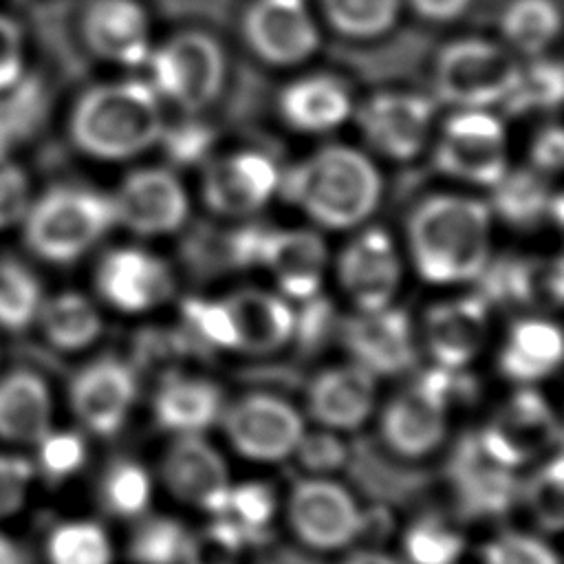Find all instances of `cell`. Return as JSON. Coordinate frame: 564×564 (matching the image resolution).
<instances>
[{
  "mask_svg": "<svg viewBox=\"0 0 564 564\" xmlns=\"http://www.w3.org/2000/svg\"><path fill=\"white\" fill-rule=\"evenodd\" d=\"M520 75L513 51L485 37L449 42L436 57L434 86L443 101L458 108L505 104Z\"/></svg>",
  "mask_w": 564,
  "mask_h": 564,
  "instance_id": "obj_6",
  "label": "cell"
},
{
  "mask_svg": "<svg viewBox=\"0 0 564 564\" xmlns=\"http://www.w3.org/2000/svg\"><path fill=\"white\" fill-rule=\"evenodd\" d=\"M352 482L383 507H405L423 498L430 489V476L388 456L368 438H357L346 454Z\"/></svg>",
  "mask_w": 564,
  "mask_h": 564,
  "instance_id": "obj_26",
  "label": "cell"
},
{
  "mask_svg": "<svg viewBox=\"0 0 564 564\" xmlns=\"http://www.w3.org/2000/svg\"><path fill=\"white\" fill-rule=\"evenodd\" d=\"M163 132L161 99L143 79L101 84L86 90L73 108L70 137L95 159H130L154 143Z\"/></svg>",
  "mask_w": 564,
  "mask_h": 564,
  "instance_id": "obj_3",
  "label": "cell"
},
{
  "mask_svg": "<svg viewBox=\"0 0 564 564\" xmlns=\"http://www.w3.org/2000/svg\"><path fill=\"white\" fill-rule=\"evenodd\" d=\"M482 291L478 293L487 304H529L535 295H544L555 304L562 302V260L538 264L524 258H505L487 262L478 275Z\"/></svg>",
  "mask_w": 564,
  "mask_h": 564,
  "instance_id": "obj_32",
  "label": "cell"
},
{
  "mask_svg": "<svg viewBox=\"0 0 564 564\" xmlns=\"http://www.w3.org/2000/svg\"><path fill=\"white\" fill-rule=\"evenodd\" d=\"M115 225L110 196L90 187L57 185L31 207L26 247L48 262H73Z\"/></svg>",
  "mask_w": 564,
  "mask_h": 564,
  "instance_id": "obj_4",
  "label": "cell"
},
{
  "mask_svg": "<svg viewBox=\"0 0 564 564\" xmlns=\"http://www.w3.org/2000/svg\"><path fill=\"white\" fill-rule=\"evenodd\" d=\"M485 564H557V555L538 538L502 533L482 546Z\"/></svg>",
  "mask_w": 564,
  "mask_h": 564,
  "instance_id": "obj_49",
  "label": "cell"
},
{
  "mask_svg": "<svg viewBox=\"0 0 564 564\" xmlns=\"http://www.w3.org/2000/svg\"><path fill=\"white\" fill-rule=\"evenodd\" d=\"M476 397V379L460 368L434 366L397 394L381 416V436L399 456L432 452L445 434V412Z\"/></svg>",
  "mask_w": 564,
  "mask_h": 564,
  "instance_id": "obj_5",
  "label": "cell"
},
{
  "mask_svg": "<svg viewBox=\"0 0 564 564\" xmlns=\"http://www.w3.org/2000/svg\"><path fill=\"white\" fill-rule=\"evenodd\" d=\"M242 33L249 48L275 66L300 64L319 46L306 0H253L245 11Z\"/></svg>",
  "mask_w": 564,
  "mask_h": 564,
  "instance_id": "obj_13",
  "label": "cell"
},
{
  "mask_svg": "<svg viewBox=\"0 0 564 564\" xmlns=\"http://www.w3.org/2000/svg\"><path fill=\"white\" fill-rule=\"evenodd\" d=\"M51 423V392L46 381L26 368L0 379V438L37 443Z\"/></svg>",
  "mask_w": 564,
  "mask_h": 564,
  "instance_id": "obj_29",
  "label": "cell"
},
{
  "mask_svg": "<svg viewBox=\"0 0 564 564\" xmlns=\"http://www.w3.org/2000/svg\"><path fill=\"white\" fill-rule=\"evenodd\" d=\"M564 93L562 64L555 59H535L527 68L520 66L513 90L505 99V108L513 115L531 110H551L560 106Z\"/></svg>",
  "mask_w": 564,
  "mask_h": 564,
  "instance_id": "obj_41",
  "label": "cell"
},
{
  "mask_svg": "<svg viewBox=\"0 0 564 564\" xmlns=\"http://www.w3.org/2000/svg\"><path fill=\"white\" fill-rule=\"evenodd\" d=\"M99 295L123 313H143L163 304L174 291L170 267L141 247H117L108 251L95 275Z\"/></svg>",
  "mask_w": 564,
  "mask_h": 564,
  "instance_id": "obj_17",
  "label": "cell"
},
{
  "mask_svg": "<svg viewBox=\"0 0 564 564\" xmlns=\"http://www.w3.org/2000/svg\"><path fill=\"white\" fill-rule=\"evenodd\" d=\"M22 77V44L18 26L0 15V90Z\"/></svg>",
  "mask_w": 564,
  "mask_h": 564,
  "instance_id": "obj_56",
  "label": "cell"
},
{
  "mask_svg": "<svg viewBox=\"0 0 564 564\" xmlns=\"http://www.w3.org/2000/svg\"><path fill=\"white\" fill-rule=\"evenodd\" d=\"M234 330V348L269 352L293 337L295 313L280 295L260 289H240L223 300Z\"/></svg>",
  "mask_w": 564,
  "mask_h": 564,
  "instance_id": "obj_25",
  "label": "cell"
},
{
  "mask_svg": "<svg viewBox=\"0 0 564 564\" xmlns=\"http://www.w3.org/2000/svg\"><path fill=\"white\" fill-rule=\"evenodd\" d=\"M0 564H29L26 553L11 538L0 533Z\"/></svg>",
  "mask_w": 564,
  "mask_h": 564,
  "instance_id": "obj_59",
  "label": "cell"
},
{
  "mask_svg": "<svg viewBox=\"0 0 564 564\" xmlns=\"http://www.w3.org/2000/svg\"><path fill=\"white\" fill-rule=\"evenodd\" d=\"M562 15L553 0H511L500 15V31L511 51L538 57L560 35Z\"/></svg>",
  "mask_w": 564,
  "mask_h": 564,
  "instance_id": "obj_34",
  "label": "cell"
},
{
  "mask_svg": "<svg viewBox=\"0 0 564 564\" xmlns=\"http://www.w3.org/2000/svg\"><path fill=\"white\" fill-rule=\"evenodd\" d=\"M256 564H322L315 557L293 549V546H273L267 549Z\"/></svg>",
  "mask_w": 564,
  "mask_h": 564,
  "instance_id": "obj_58",
  "label": "cell"
},
{
  "mask_svg": "<svg viewBox=\"0 0 564 564\" xmlns=\"http://www.w3.org/2000/svg\"><path fill=\"white\" fill-rule=\"evenodd\" d=\"M150 491L148 471L130 458L112 460L99 480L101 507L117 518L139 516L150 502Z\"/></svg>",
  "mask_w": 564,
  "mask_h": 564,
  "instance_id": "obj_39",
  "label": "cell"
},
{
  "mask_svg": "<svg viewBox=\"0 0 564 564\" xmlns=\"http://www.w3.org/2000/svg\"><path fill=\"white\" fill-rule=\"evenodd\" d=\"M187 531L178 520L154 516L141 520L128 544V555L137 564H178L183 560Z\"/></svg>",
  "mask_w": 564,
  "mask_h": 564,
  "instance_id": "obj_43",
  "label": "cell"
},
{
  "mask_svg": "<svg viewBox=\"0 0 564 564\" xmlns=\"http://www.w3.org/2000/svg\"><path fill=\"white\" fill-rule=\"evenodd\" d=\"M46 555L51 564H110L112 551L99 524L64 522L51 531Z\"/></svg>",
  "mask_w": 564,
  "mask_h": 564,
  "instance_id": "obj_42",
  "label": "cell"
},
{
  "mask_svg": "<svg viewBox=\"0 0 564 564\" xmlns=\"http://www.w3.org/2000/svg\"><path fill=\"white\" fill-rule=\"evenodd\" d=\"M489 209L513 227H533L549 218L562 223V196L553 194L544 174L533 167L507 170L491 185Z\"/></svg>",
  "mask_w": 564,
  "mask_h": 564,
  "instance_id": "obj_33",
  "label": "cell"
},
{
  "mask_svg": "<svg viewBox=\"0 0 564 564\" xmlns=\"http://www.w3.org/2000/svg\"><path fill=\"white\" fill-rule=\"evenodd\" d=\"M341 339L357 364L372 375H399L416 361L412 324L401 308L361 311L344 322Z\"/></svg>",
  "mask_w": 564,
  "mask_h": 564,
  "instance_id": "obj_19",
  "label": "cell"
},
{
  "mask_svg": "<svg viewBox=\"0 0 564 564\" xmlns=\"http://www.w3.org/2000/svg\"><path fill=\"white\" fill-rule=\"evenodd\" d=\"M44 337L62 350H77L93 344L101 333L97 308L79 293L66 291L40 306Z\"/></svg>",
  "mask_w": 564,
  "mask_h": 564,
  "instance_id": "obj_36",
  "label": "cell"
},
{
  "mask_svg": "<svg viewBox=\"0 0 564 564\" xmlns=\"http://www.w3.org/2000/svg\"><path fill=\"white\" fill-rule=\"evenodd\" d=\"M445 478L454 494L456 511L465 520L498 518L513 507L520 494L511 467L491 458L478 434H465L456 441L447 456Z\"/></svg>",
  "mask_w": 564,
  "mask_h": 564,
  "instance_id": "obj_9",
  "label": "cell"
},
{
  "mask_svg": "<svg viewBox=\"0 0 564 564\" xmlns=\"http://www.w3.org/2000/svg\"><path fill=\"white\" fill-rule=\"evenodd\" d=\"M42 306V291L35 275L18 260H0V326L7 330L26 328Z\"/></svg>",
  "mask_w": 564,
  "mask_h": 564,
  "instance_id": "obj_40",
  "label": "cell"
},
{
  "mask_svg": "<svg viewBox=\"0 0 564 564\" xmlns=\"http://www.w3.org/2000/svg\"><path fill=\"white\" fill-rule=\"evenodd\" d=\"M333 330L330 308L322 302H313L300 317H295L293 335H297V341L302 350H317L326 337Z\"/></svg>",
  "mask_w": 564,
  "mask_h": 564,
  "instance_id": "obj_54",
  "label": "cell"
},
{
  "mask_svg": "<svg viewBox=\"0 0 564 564\" xmlns=\"http://www.w3.org/2000/svg\"><path fill=\"white\" fill-rule=\"evenodd\" d=\"M159 141H163L167 156L172 161L192 163V161H198L205 154V150L209 148L212 132L200 123H181L172 130H167L163 126Z\"/></svg>",
  "mask_w": 564,
  "mask_h": 564,
  "instance_id": "obj_52",
  "label": "cell"
},
{
  "mask_svg": "<svg viewBox=\"0 0 564 564\" xmlns=\"http://www.w3.org/2000/svg\"><path fill=\"white\" fill-rule=\"evenodd\" d=\"M231 445L256 460H278L302 438V419L286 401L256 392L236 401L225 414Z\"/></svg>",
  "mask_w": 564,
  "mask_h": 564,
  "instance_id": "obj_16",
  "label": "cell"
},
{
  "mask_svg": "<svg viewBox=\"0 0 564 564\" xmlns=\"http://www.w3.org/2000/svg\"><path fill=\"white\" fill-rule=\"evenodd\" d=\"M359 509L350 494L328 480H302L289 500V520L302 542L337 549L357 538Z\"/></svg>",
  "mask_w": 564,
  "mask_h": 564,
  "instance_id": "obj_20",
  "label": "cell"
},
{
  "mask_svg": "<svg viewBox=\"0 0 564 564\" xmlns=\"http://www.w3.org/2000/svg\"><path fill=\"white\" fill-rule=\"evenodd\" d=\"M313 223L350 229L368 220L383 192L375 163L350 145H326L280 176L278 189Z\"/></svg>",
  "mask_w": 564,
  "mask_h": 564,
  "instance_id": "obj_2",
  "label": "cell"
},
{
  "mask_svg": "<svg viewBox=\"0 0 564 564\" xmlns=\"http://www.w3.org/2000/svg\"><path fill=\"white\" fill-rule=\"evenodd\" d=\"M562 361V333L542 317L518 319L498 357L500 372L518 383H533L551 375Z\"/></svg>",
  "mask_w": 564,
  "mask_h": 564,
  "instance_id": "obj_30",
  "label": "cell"
},
{
  "mask_svg": "<svg viewBox=\"0 0 564 564\" xmlns=\"http://www.w3.org/2000/svg\"><path fill=\"white\" fill-rule=\"evenodd\" d=\"M29 205V183L20 167L0 161V227L24 216Z\"/></svg>",
  "mask_w": 564,
  "mask_h": 564,
  "instance_id": "obj_53",
  "label": "cell"
},
{
  "mask_svg": "<svg viewBox=\"0 0 564 564\" xmlns=\"http://www.w3.org/2000/svg\"><path fill=\"white\" fill-rule=\"evenodd\" d=\"M562 476L564 465L560 452L538 469V474L529 480L524 496L535 522L546 531H560L564 522L562 513Z\"/></svg>",
  "mask_w": 564,
  "mask_h": 564,
  "instance_id": "obj_45",
  "label": "cell"
},
{
  "mask_svg": "<svg viewBox=\"0 0 564 564\" xmlns=\"http://www.w3.org/2000/svg\"><path fill=\"white\" fill-rule=\"evenodd\" d=\"M110 203L115 223L139 236L172 234L189 214V198L183 183L163 167L130 172L110 196Z\"/></svg>",
  "mask_w": 564,
  "mask_h": 564,
  "instance_id": "obj_11",
  "label": "cell"
},
{
  "mask_svg": "<svg viewBox=\"0 0 564 564\" xmlns=\"http://www.w3.org/2000/svg\"><path fill=\"white\" fill-rule=\"evenodd\" d=\"M297 460L304 469L311 471H330L346 463V445L326 432H315L308 436H302L295 445Z\"/></svg>",
  "mask_w": 564,
  "mask_h": 564,
  "instance_id": "obj_51",
  "label": "cell"
},
{
  "mask_svg": "<svg viewBox=\"0 0 564 564\" xmlns=\"http://www.w3.org/2000/svg\"><path fill=\"white\" fill-rule=\"evenodd\" d=\"M159 383L152 408L156 423L165 430L196 434L209 427L223 412V392L207 379L172 375Z\"/></svg>",
  "mask_w": 564,
  "mask_h": 564,
  "instance_id": "obj_31",
  "label": "cell"
},
{
  "mask_svg": "<svg viewBox=\"0 0 564 564\" xmlns=\"http://www.w3.org/2000/svg\"><path fill=\"white\" fill-rule=\"evenodd\" d=\"M436 106L419 93H379L366 99L357 112L366 143L394 161L414 159L427 143Z\"/></svg>",
  "mask_w": 564,
  "mask_h": 564,
  "instance_id": "obj_10",
  "label": "cell"
},
{
  "mask_svg": "<svg viewBox=\"0 0 564 564\" xmlns=\"http://www.w3.org/2000/svg\"><path fill=\"white\" fill-rule=\"evenodd\" d=\"M489 304L478 295H463L434 304L423 324L425 344L438 366L463 368L485 344Z\"/></svg>",
  "mask_w": 564,
  "mask_h": 564,
  "instance_id": "obj_24",
  "label": "cell"
},
{
  "mask_svg": "<svg viewBox=\"0 0 564 564\" xmlns=\"http://www.w3.org/2000/svg\"><path fill=\"white\" fill-rule=\"evenodd\" d=\"M242 540L238 531L223 518L214 524L187 535L183 562L185 564H238Z\"/></svg>",
  "mask_w": 564,
  "mask_h": 564,
  "instance_id": "obj_47",
  "label": "cell"
},
{
  "mask_svg": "<svg viewBox=\"0 0 564 564\" xmlns=\"http://www.w3.org/2000/svg\"><path fill=\"white\" fill-rule=\"evenodd\" d=\"M432 159L445 176L491 187L509 170L505 123L485 108H458L441 126Z\"/></svg>",
  "mask_w": 564,
  "mask_h": 564,
  "instance_id": "obj_8",
  "label": "cell"
},
{
  "mask_svg": "<svg viewBox=\"0 0 564 564\" xmlns=\"http://www.w3.org/2000/svg\"><path fill=\"white\" fill-rule=\"evenodd\" d=\"M134 399V368L110 355L90 361L70 381L73 412L99 436H112L119 432Z\"/></svg>",
  "mask_w": 564,
  "mask_h": 564,
  "instance_id": "obj_18",
  "label": "cell"
},
{
  "mask_svg": "<svg viewBox=\"0 0 564 564\" xmlns=\"http://www.w3.org/2000/svg\"><path fill=\"white\" fill-rule=\"evenodd\" d=\"M403 549L412 564H452L463 551V535L438 513H425L405 531Z\"/></svg>",
  "mask_w": 564,
  "mask_h": 564,
  "instance_id": "obj_44",
  "label": "cell"
},
{
  "mask_svg": "<svg viewBox=\"0 0 564 564\" xmlns=\"http://www.w3.org/2000/svg\"><path fill=\"white\" fill-rule=\"evenodd\" d=\"M86 460V443L77 432H46L37 441V469L48 482H62Z\"/></svg>",
  "mask_w": 564,
  "mask_h": 564,
  "instance_id": "obj_46",
  "label": "cell"
},
{
  "mask_svg": "<svg viewBox=\"0 0 564 564\" xmlns=\"http://www.w3.org/2000/svg\"><path fill=\"white\" fill-rule=\"evenodd\" d=\"M344 564H399V562L383 553H377V551H359V553L350 555Z\"/></svg>",
  "mask_w": 564,
  "mask_h": 564,
  "instance_id": "obj_60",
  "label": "cell"
},
{
  "mask_svg": "<svg viewBox=\"0 0 564 564\" xmlns=\"http://www.w3.org/2000/svg\"><path fill=\"white\" fill-rule=\"evenodd\" d=\"M375 401L372 372L357 366L324 370L308 388L311 414L330 427H357Z\"/></svg>",
  "mask_w": 564,
  "mask_h": 564,
  "instance_id": "obj_28",
  "label": "cell"
},
{
  "mask_svg": "<svg viewBox=\"0 0 564 564\" xmlns=\"http://www.w3.org/2000/svg\"><path fill=\"white\" fill-rule=\"evenodd\" d=\"M416 15L432 22H447L465 13L471 0H408Z\"/></svg>",
  "mask_w": 564,
  "mask_h": 564,
  "instance_id": "obj_57",
  "label": "cell"
},
{
  "mask_svg": "<svg viewBox=\"0 0 564 564\" xmlns=\"http://www.w3.org/2000/svg\"><path fill=\"white\" fill-rule=\"evenodd\" d=\"M183 315L189 330L209 346L234 348V330L223 300H187Z\"/></svg>",
  "mask_w": 564,
  "mask_h": 564,
  "instance_id": "obj_48",
  "label": "cell"
},
{
  "mask_svg": "<svg viewBox=\"0 0 564 564\" xmlns=\"http://www.w3.org/2000/svg\"><path fill=\"white\" fill-rule=\"evenodd\" d=\"M337 278L359 311L390 306L401 284V256L388 231L368 227L339 253Z\"/></svg>",
  "mask_w": 564,
  "mask_h": 564,
  "instance_id": "obj_14",
  "label": "cell"
},
{
  "mask_svg": "<svg viewBox=\"0 0 564 564\" xmlns=\"http://www.w3.org/2000/svg\"><path fill=\"white\" fill-rule=\"evenodd\" d=\"M167 489L205 511L220 513L227 496V469L218 452L196 434H181L163 456L161 465Z\"/></svg>",
  "mask_w": 564,
  "mask_h": 564,
  "instance_id": "obj_23",
  "label": "cell"
},
{
  "mask_svg": "<svg viewBox=\"0 0 564 564\" xmlns=\"http://www.w3.org/2000/svg\"><path fill=\"white\" fill-rule=\"evenodd\" d=\"M33 471L35 467L29 458L0 454V518H7L22 507Z\"/></svg>",
  "mask_w": 564,
  "mask_h": 564,
  "instance_id": "obj_50",
  "label": "cell"
},
{
  "mask_svg": "<svg viewBox=\"0 0 564 564\" xmlns=\"http://www.w3.org/2000/svg\"><path fill=\"white\" fill-rule=\"evenodd\" d=\"M326 22L348 37H377L392 29L401 0H319Z\"/></svg>",
  "mask_w": 564,
  "mask_h": 564,
  "instance_id": "obj_38",
  "label": "cell"
},
{
  "mask_svg": "<svg viewBox=\"0 0 564 564\" xmlns=\"http://www.w3.org/2000/svg\"><path fill=\"white\" fill-rule=\"evenodd\" d=\"M256 264L273 275L284 295L313 300L324 282L328 249L313 229H262Z\"/></svg>",
  "mask_w": 564,
  "mask_h": 564,
  "instance_id": "obj_21",
  "label": "cell"
},
{
  "mask_svg": "<svg viewBox=\"0 0 564 564\" xmlns=\"http://www.w3.org/2000/svg\"><path fill=\"white\" fill-rule=\"evenodd\" d=\"M282 172L264 152L242 150L216 159L203 174V200L223 216H249L280 189Z\"/></svg>",
  "mask_w": 564,
  "mask_h": 564,
  "instance_id": "obj_15",
  "label": "cell"
},
{
  "mask_svg": "<svg viewBox=\"0 0 564 564\" xmlns=\"http://www.w3.org/2000/svg\"><path fill=\"white\" fill-rule=\"evenodd\" d=\"M275 513L273 489L264 482H245L229 487L227 502L218 518L227 520L240 535L242 544H269L271 518Z\"/></svg>",
  "mask_w": 564,
  "mask_h": 564,
  "instance_id": "obj_37",
  "label": "cell"
},
{
  "mask_svg": "<svg viewBox=\"0 0 564 564\" xmlns=\"http://www.w3.org/2000/svg\"><path fill=\"white\" fill-rule=\"evenodd\" d=\"M286 126L306 134L339 128L352 112L348 88L333 75H306L293 79L278 99Z\"/></svg>",
  "mask_w": 564,
  "mask_h": 564,
  "instance_id": "obj_27",
  "label": "cell"
},
{
  "mask_svg": "<svg viewBox=\"0 0 564 564\" xmlns=\"http://www.w3.org/2000/svg\"><path fill=\"white\" fill-rule=\"evenodd\" d=\"M408 251L432 284L476 280L491 253V209L463 194L423 198L408 218Z\"/></svg>",
  "mask_w": 564,
  "mask_h": 564,
  "instance_id": "obj_1",
  "label": "cell"
},
{
  "mask_svg": "<svg viewBox=\"0 0 564 564\" xmlns=\"http://www.w3.org/2000/svg\"><path fill=\"white\" fill-rule=\"evenodd\" d=\"M4 90L9 93L0 97V161L40 130L51 104L48 86L35 75L20 77Z\"/></svg>",
  "mask_w": 564,
  "mask_h": 564,
  "instance_id": "obj_35",
  "label": "cell"
},
{
  "mask_svg": "<svg viewBox=\"0 0 564 564\" xmlns=\"http://www.w3.org/2000/svg\"><path fill=\"white\" fill-rule=\"evenodd\" d=\"M478 436L491 458L505 467H516L553 447L560 441V425L535 390H520L491 416Z\"/></svg>",
  "mask_w": 564,
  "mask_h": 564,
  "instance_id": "obj_12",
  "label": "cell"
},
{
  "mask_svg": "<svg viewBox=\"0 0 564 564\" xmlns=\"http://www.w3.org/2000/svg\"><path fill=\"white\" fill-rule=\"evenodd\" d=\"M79 26L88 51L106 62L139 66L152 51L150 22L137 0H90Z\"/></svg>",
  "mask_w": 564,
  "mask_h": 564,
  "instance_id": "obj_22",
  "label": "cell"
},
{
  "mask_svg": "<svg viewBox=\"0 0 564 564\" xmlns=\"http://www.w3.org/2000/svg\"><path fill=\"white\" fill-rule=\"evenodd\" d=\"M531 167L551 174L557 172L564 163V132L560 126L542 128L535 139L531 141Z\"/></svg>",
  "mask_w": 564,
  "mask_h": 564,
  "instance_id": "obj_55",
  "label": "cell"
},
{
  "mask_svg": "<svg viewBox=\"0 0 564 564\" xmlns=\"http://www.w3.org/2000/svg\"><path fill=\"white\" fill-rule=\"evenodd\" d=\"M150 86L185 112H198L216 101L225 84V55L205 31H181L150 51L145 59Z\"/></svg>",
  "mask_w": 564,
  "mask_h": 564,
  "instance_id": "obj_7",
  "label": "cell"
}]
</instances>
